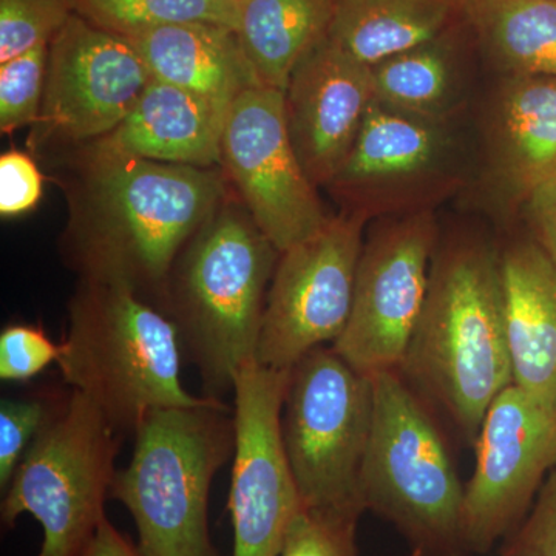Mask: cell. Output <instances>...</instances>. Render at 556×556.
<instances>
[{"instance_id": "cell-1", "label": "cell", "mask_w": 556, "mask_h": 556, "mask_svg": "<svg viewBox=\"0 0 556 556\" xmlns=\"http://www.w3.org/2000/svg\"><path fill=\"white\" fill-rule=\"evenodd\" d=\"M222 175L208 167L90 152L64 252L80 280L160 294L189 241L217 214Z\"/></svg>"}, {"instance_id": "cell-2", "label": "cell", "mask_w": 556, "mask_h": 556, "mask_svg": "<svg viewBox=\"0 0 556 556\" xmlns=\"http://www.w3.org/2000/svg\"><path fill=\"white\" fill-rule=\"evenodd\" d=\"M399 372L475 444L486 409L514 383L500 257L486 244L438 243Z\"/></svg>"}, {"instance_id": "cell-3", "label": "cell", "mask_w": 556, "mask_h": 556, "mask_svg": "<svg viewBox=\"0 0 556 556\" xmlns=\"http://www.w3.org/2000/svg\"><path fill=\"white\" fill-rule=\"evenodd\" d=\"M278 254L248 212L225 208L182 249L164 281L163 313L199 371L203 396L223 401L257 358Z\"/></svg>"}, {"instance_id": "cell-4", "label": "cell", "mask_w": 556, "mask_h": 556, "mask_svg": "<svg viewBox=\"0 0 556 556\" xmlns=\"http://www.w3.org/2000/svg\"><path fill=\"white\" fill-rule=\"evenodd\" d=\"M182 357L170 318L137 291L79 281L56 364L65 383L89 397L121 434L134 433L156 409L206 401L182 386Z\"/></svg>"}, {"instance_id": "cell-5", "label": "cell", "mask_w": 556, "mask_h": 556, "mask_svg": "<svg viewBox=\"0 0 556 556\" xmlns=\"http://www.w3.org/2000/svg\"><path fill=\"white\" fill-rule=\"evenodd\" d=\"M130 463L110 500L134 518L144 556H222L208 532L214 478L236 450V415L222 399L156 409L134 431Z\"/></svg>"}, {"instance_id": "cell-6", "label": "cell", "mask_w": 556, "mask_h": 556, "mask_svg": "<svg viewBox=\"0 0 556 556\" xmlns=\"http://www.w3.org/2000/svg\"><path fill=\"white\" fill-rule=\"evenodd\" d=\"M371 379L375 413L361 475L365 510L396 527L412 556H473L463 533L466 485L426 399L399 371Z\"/></svg>"}, {"instance_id": "cell-7", "label": "cell", "mask_w": 556, "mask_h": 556, "mask_svg": "<svg viewBox=\"0 0 556 556\" xmlns=\"http://www.w3.org/2000/svg\"><path fill=\"white\" fill-rule=\"evenodd\" d=\"M123 434L89 397L53 399L46 424L2 493L7 529L31 515L42 529L38 556H83L108 518Z\"/></svg>"}, {"instance_id": "cell-8", "label": "cell", "mask_w": 556, "mask_h": 556, "mask_svg": "<svg viewBox=\"0 0 556 556\" xmlns=\"http://www.w3.org/2000/svg\"><path fill=\"white\" fill-rule=\"evenodd\" d=\"M375 388L332 346L291 369L281 433L302 507L358 525L361 475L371 437Z\"/></svg>"}, {"instance_id": "cell-9", "label": "cell", "mask_w": 556, "mask_h": 556, "mask_svg": "<svg viewBox=\"0 0 556 556\" xmlns=\"http://www.w3.org/2000/svg\"><path fill=\"white\" fill-rule=\"evenodd\" d=\"M368 219L357 211L329 217L314 236L278 254L260 332V365L292 369L345 331Z\"/></svg>"}, {"instance_id": "cell-10", "label": "cell", "mask_w": 556, "mask_h": 556, "mask_svg": "<svg viewBox=\"0 0 556 556\" xmlns=\"http://www.w3.org/2000/svg\"><path fill=\"white\" fill-rule=\"evenodd\" d=\"M433 212H408L364 241L353 306L336 353L362 375L399 371L412 342L438 248Z\"/></svg>"}, {"instance_id": "cell-11", "label": "cell", "mask_w": 556, "mask_h": 556, "mask_svg": "<svg viewBox=\"0 0 556 556\" xmlns=\"http://www.w3.org/2000/svg\"><path fill=\"white\" fill-rule=\"evenodd\" d=\"M473 445L463 533L471 555H485L521 525L556 467V407L511 383L486 409Z\"/></svg>"}, {"instance_id": "cell-12", "label": "cell", "mask_w": 556, "mask_h": 556, "mask_svg": "<svg viewBox=\"0 0 556 556\" xmlns=\"http://www.w3.org/2000/svg\"><path fill=\"white\" fill-rule=\"evenodd\" d=\"M289 378L291 369L254 361L240 369L233 386L232 556H280L288 527L302 508L281 433Z\"/></svg>"}, {"instance_id": "cell-13", "label": "cell", "mask_w": 556, "mask_h": 556, "mask_svg": "<svg viewBox=\"0 0 556 556\" xmlns=\"http://www.w3.org/2000/svg\"><path fill=\"white\" fill-rule=\"evenodd\" d=\"M222 164L248 214L278 252L314 236L328 222L289 139L285 91L254 87L232 102L223 130Z\"/></svg>"}, {"instance_id": "cell-14", "label": "cell", "mask_w": 556, "mask_h": 556, "mask_svg": "<svg viewBox=\"0 0 556 556\" xmlns=\"http://www.w3.org/2000/svg\"><path fill=\"white\" fill-rule=\"evenodd\" d=\"M152 80L124 36L73 14L51 39L40 138L101 139L116 129Z\"/></svg>"}, {"instance_id": "cell-15", "label": "cell", "mask_w": 556, "mask_h": 556, "mask_svg": "<svg viewBox=\"0 0 556 556\" xmlns=\"http://www.w3.org/2000/svg\"><path fill=\"white\" fill-rule=\"evenodd\" d=\"M450 123L417 118L372 101L345 163L328 188L369 218L419 206L452 188Z\"/></svg>"}, {"instance_id": "cell-16", "label": "cell", "mask_w": 556, "mask_h": 556, "mask_svg": "<svg viewBox=\"0 0 556 556\" xmlns=\"http://www.w3.org/2000/svg\"><path fill=\"white\" fill-rule=\"evenodd\" d=\"M375 101L372 70L325 38L300 61L285 91L292 148L316 188L331 185Z\"/></svg>"}, {"instance_id": "cell-17", "label": "cell", "mask_w": 556, "mask_h": 556, "mask_svg": "<svg viewBox=\"0 0 556 556\" xmlns=\"http://www.w3.org/2000/svg\"><path fill=\"white\" fill-rule=\"evenodd\" d=\"M485 149L486 189L503 208L556 178V76H504Z\"/></svg>"}, {"instance_id": "cell-18", "label": "cell", "mask_w": 556, "mask_h": 556, "mask_svg": "<svg viewBox=\"0 0 556 556\" xmlns=\"http://www.w3.org/2000/svg\"><path fill=\"white\" fill-rule=\"evenodd\" d=\"M230 105L152 78L126 119L90 152L182 166L222 164Z\"/></svg>"}, {"instance_id": "cell-19", "label": "cell", "mask_w": 556, "mask_h": 556, "mask_svg": "<svg viewBox=\"0 0 556 556\" xmlns=\"http://www.w3.org/2000/svg\"><path fill=\"white\" fill-rule=\"evenodd\" d=\"M515 386L556 407V268L536 241L500 257Z\"/></svg>"}, {"instance_id": "cell-20", "label": "cell", "mask_w": 556, "mask_h": 556, "mask_svg": "<svg viewBox=\"0 0 556 556\" xmlns=\"http://www.w3.org/2000/svg\"><path fill=\"white\" fill-rule=\"evenodd\" d=\"M124 38L138 51L153 79L179 89L233 102L244 91L263 87L232 28L195 22Z\"/></svg>"}, {"instance_id": "cell-21", "label": "cell", "mask_w": 556, "mask_h": 556, "mask_svg": "<svg viewBox=\"0 0 556 556\" xmlns=\"http://www.w3.org/2000/svg\"><path fill=\"white\" fill-rule=\"evenodd\" d=\"M471 0H336L328 39L354 60L379 62L444 36Z\"/></svg>"}, {"instance_id": "cell-22", "label": "cell", "mask_w": 556, "mask_h": 556, "mask_svg": "<svg viewBox=\"0 0 556 556\" xmlns=\"http://www.w3.org/2000/svg\"><path fill=\"white\" fill-rule=\"evenodd\" d=\"M336 0H244L239 35L263 87L287 91L289 79L328 36Z\"/></svg>"}, {"instance_id": "cell-23", "label": "cell", "mask_w": 556, "mask_h": 556, "mask_svg": "<svg viewBox=\"0 0 556 556\" xmlns=\"http://www.w3.org/2000/svg\"><path fill=\"white\" fill-rule=\"evenodd\" d=\"M467 11L504 76H556V0H471Z\"/></svg>"}, {"instance_id": "cell-24", "label": "cell", "mask_w": 556, "mask_h": 556, "mask_svg": "<svg viewBox=\"0 0 556 556\" xmlns=\"http://www.w3.org/2000/svg\"><path fill=\"white\" fill-rule=\"evenodd\" d=\"M371 70L376 104L417 118L452 123L463 84L445 35L394 54Z\"/></svg>"}, {"instance_id": "cell-25", "label": "cell", "mask_w": 556, "mask_h": 556, "mask_svg": "<svg viewBox=\"0 0 556 556\" xmlns=\"http://www.w3.org/2000/svg\"><path fill=\"white\" fill-rule=\"evenodd\" d=\"M240 11L237 0H75L78 16L119 36L195 22L237 31Z\"/></svg>"}, {"instance_id": "cell-26", "label": "cell", "mask_w": 556, "mask_h": 556, "mask_svg": "<svg viewBox=\"0 0 556 556\" xmlns=\"http://www.w3.org/2000/svg\"><path fill=\"white\" fill-rule=\"evenodd\" d=\"M75 14V0H0V64L50 43Z\"/></svg>"}, {"instance_id": "cell-27", "label": "cell", "mask_w": 556, "mask_h": 556, "mask_svg": "<svg viewBox=\"0 0 556 556\" xmlns=\"http://www.w3.org/2000/svg\"><path fill=\"white\" fill-rule=\"evenodd\" d=\"M50 43L0 64V130L2 134L38 124L46 90Z\"/></svg>"}, {"instance_id": "cell-28", "label": "cell", "mask_w": 556, "mask_h": 556, "mask_svg": "<svg viewBox=\"0 0 556 556\" xmlns=\"http://www.w3.org/2000/svg\"><path fill=\"white\" fill-rule=\"evenodd\" d=\"M47 397L2 399L0 402V490L5 492L22 457L49 417Z\"/></svg>"}, {"instance_id": "cell-29", "label": "cell", "mask_w": 556, "mask_h": 556, "mask_svg": "<svg viewBox=\"0 0 556 556\" xmlns=\"http://www.w3.org/2000/svg\"><path fill=\"white\" fill-rule=\"evenodd\" d=\"M357 525L302 507L285 535L280 556H357Z\"/></svg>"}, {"instance_id": "cell-30", "label": "cell", "mask_w": 556, "mask_h": 556, "mask_svg": "<svg viewBox=\"0 0 556 556\" xmlns=\"http://www.w3.org/2000/svg\"><path fill=\"white\" fill-rule=\"evenodd\" d=\"M61 343H54L38 325L13 324L0 332V379L27 382L58 362Z\"/></svg>"}, {"instance_id": "cell-31", "label": "cell", "mask_w": 556, "mask_h": 556, "mask_svg": "<svg viewBox=\"0 0 556 556\" xmlns=\"http://www.w3.org/2000/svg\"><path fill=\"white\" fill-rule=\"evenodd\" d=\"M501 556H556V467L521 525L504 538Z\"/></svg>"}, {"instance_id": "cell-32", "label": "cell", "mask_w": 556, "mask_h": 556, "mask_svg": "<svg viewBox=\"0 0 556 556\" xmlns=\"http://www.w3.org/2000/svg\"><path fill=\"white\" fill-rule=\"evenodd\" d=\"M43 179L27 153L10 150L0 156V214L17 217L31 211L42 197Z\"/></svg>"}, {"instance_id": "cell-33", "label": "cell", "mask_w": 556, "mask_h": 556, "mask_svg": "<svg viewBox=\"0 0 556 556\" xmlns=\"http://www.w3.org/2000/svg\"><path fill=\"white\" fill-rule=\"evenodd\" d=\"M526 206L536 243L556 268V178L538 188Z\"/></svg>"}, {"instance_id": "cell-34", "label": "cell", "mask_w": 556, "mask_h": 556, "mask_svg": "<svg viewBox=\"0 0 556 556\" xmlns=\"http://www.w3.org/2000/svg\"><path fill=\"white\" fill-rule=\"evenodd\" d=\"M83 556H144L139 552L137 544L121 533L109 518L101 522L100 529L94 533Z\"/></svg>"}, {"instance_id": "cell-35", "label": "cell", "mask_w": 556, "mask_h": 556, "mask_svg": "<svg viewBox=\"0 0 556 556\" xmlns=\"http://www.w3.org/2000/svg\"><path fill=\"white\" fill-rule=\"evenodd\" d=\"M237 2L243 3V2H244V0H237Z\"/></svg>"}]
</instances>
